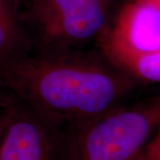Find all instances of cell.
Returning <instances> with one entry per match:
<instances>
[{
  "mask_svg": "<svg viewBox=\"0 0 160 160\" xmlns=\"http://www.w3.org/2000/svg\"><path fill=\"white\" fill-rule=\"evenodd\" d=\"M104 58L133 80L160 84V51L147 55L109 54Z\"/></svg>",
  "mask_w": 160,
  "mask_h": 160,
  "instance_id": "obj_7",
  "label": "cell"
},
{
  "mask_svg": "<svg viewBox=\"0 0 160 160\" xmlns=\"http://www.w3.org/2000/svg\"><path fill=\"white\" fill-rule=\"evenodd\" d=\"M133 81L108 61L75 52H28L0 68V86L19 102L69 127L115 109Z\"/></svg>",
  "mask_w": 160,
  "mask_h": 160,
  "instance_id": "obj_1",
  "label": "cell"
},
{
  "mask_svg": "<svg viewBox=\"0 0 160 160\" xmlns=\"http://www.w3.org/2000/svg\"><path fill=\"white\" fill-rule=\"evenodd\" d=\"M160 128V94L69 127L62 160H135Z\"/></svg>",
  "mask_w": 160,
  "mask_h": 160,
  "instance_id": "obj_2",
  "label": "cell"
},
{
  "mask_svg": "<svg viewBox=\"0 0 160 160\" xmlns=\"http://www.w3.org/2000/svg\"><path fill=\"white\" fill-rule=\"evenodd\" d=\"M60 126L19 102L0 135V160H62Z\"/></svg>",
  "mask_w": 160,
  "mask_h": 160,
  "instance_id": "obj_4",
  "label": "cell"
},
{
  "mask_svg": "<svg viewBox=\"0 0 160 160\" xmlns=\"http://www.w3.org/2000/svg\"><path fill=\"white\" fill-rule=\"evenodd\" d=\"M103 56L147 55L160 51V11L139 0L119 8L97 40Z\"/></svg>",
  "mask_w": 160,
  "mask_h": 160,
  "instance_id": "obj_5",
  "label": "cell"
},
{
  "mask_svg": "<svg viewBox=\"0 0 160 160\" xmlns=\"http://www.w3.org/2000/svg\"><path fill=\"white\" fill-rule=\"evenodd\" d=\"M19 102L11 92L0 86V111L12 108Z\"/></svg>",
  "mask_w": 160,
  "mask_h": 160,
  "instance_id": "obj_9",
  "label": "cell"
},
{
  "mask_svg": "<svg viewBox=\"0 0 160 160\" xmlns=\"http://www.w3.org/2000/svg\"><path fill=\"white\" fill-rule=\"evenodd\" d=\"M135 160H160V128Z\"/></svg>",
  "mask_w": 160,
  "mask_h": 160,
  "instance_id": "obj_8",
  "label": "cell"
},
{
  "mask_svg": "<svg viewBox=\"0 0 160 160\" xmlns=\"http://www.w3.org/2000/svg\"><path fill=\"white\" fill-rule=\"evenodd\" d=\"M111 0H22V21L42 52H73L99 39L109 25Z\"/></svg>",
  "mask_w": 160,
  "mask_h": 160,
  "instance_id": "obj_3",
  "label": "cell"
},
{
  "mask_svg": "<svg viewBox=\"0 0 160 160\" xmlns=\"http://www.w3.org/2000/svg\"><path fill=\"white\" fill-rule=\"evenodd\" d=\"M11 109L12 108H10V109H6V110L0 111V135H1V132L3 131L4 127L6 126L7 120L9 118V116H10V113H11Z\"/></svg>",
  "mask_w": 160,
  "mask_h": 160,
  "instance_id": "obj_10",
  "label": "cell"
},
{
  "mask_svg": "<svg viewBox=\"0 0 160 160\" xmlns=\"http://www.w3.org/2000/svg\"><path fill=\"white\" fill-rule=\"evenodd\" d=\"M139 1H142V2H146L148 4H150L155 7H157L160 11V0H139Z\"/></svg>",
  "mask_w": 160,
  "mask_h": 160,
  "instance_id": "obj_11",
  "label": "cell"
},
{
  "mask_svg": "<svg viewBox=\"0 0 160 160\" xmlns=\"http://www.w3.org/2000/svg\"><path fill=\"white\" fill-rule=\"evenodd\" d=\"M22 0H0V68L29 52V38L22 21Z\"/></svg>",
  "mask_w": 160,
  "mask_h": 160,
  "instance_id": "obj_6",
  "label": "cell"
}]
</instances>
